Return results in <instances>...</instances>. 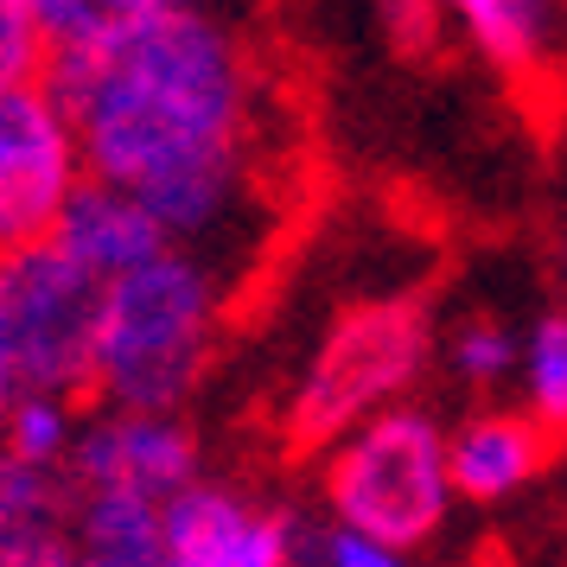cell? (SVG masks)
Listing matches in <instances>:
<instances>
[{
	"mask_svg": "<svg viewBox=\"0 0 567 567\" xmlns=\"http://www.w3.org/2000/svg\"><path fill=\"white\" fill-rule=\"evenodd\" d=\"M230 319V268L166 243L141 268L96 287L90 395L103 409H185L210 377Z\"/></svg>",
	"mask_w": 567,
	"mask_h": 567,
	"instance_id": "cell-2",
	"label": "cell"
},
{
	"mask_svg": "<svg viewBox=\"0 0 567 567\" xmlns=\"http://www.w3.org/2000/svg\"><path fill=\"white\" fill-rule=\"evenodd\" d=\"M45 243H52L64 261H78L96 287L166 249V236H159L154 217L134 205L128 192H115V185H103V179H83L78 192L64 198V210H58V224H52Z\"/></svg>",
	"mask_w": 567,
	"mask_h": 567,
	"instance_id": "cell-10",
	"label": "cell"
},
{
	"mask_svg": "<svg viewBox=\"0 0 567 567\" xmlns=\"http://www.w3.org/2000/svg\"><path fill=\"white\" fill-rule=\"evenodd\" d=\"M319 504L344 536L421 555L453 516L446 421L427 402H395L319 446Z\"/></svg>",
	"mask_w": 567,
	"mask_h": 567,
	"instance_id": "cell-4",
	"label": "cell"
},
{
	"mask_svg": "<svg viewBox=\"0 0 567 567\" xmlns=\"http://www.w3.org/2000/svg\"><path fill=\"white\" fill-rule=\"evenodd\" d=\"M377 7H383V20L395 27V39H409V45H421V39L440 27L434 0H377Z\"/></svg>",
	"mask_w": 567,
	"mask_h": 567,
	"instance_id": "cell-20",
	"label": "cell"
},
{
	"mask_svg": "<svg viewBox=\"0 0 567 567\" xmlns=\"http://www.w3.org/2000/svg\"><path fill=\"white\" fill-rule=\"evenodd\" d=\"M58 529H64V478L0 453V561L39 536H58Z\"/></svg>",
	"mask_w": 567,
	"mask_h": 567,
	"instance_id": "cell-15",
	"label": "cell"
},
{
	"mask_svg": "<svg viewBox=\"0 0 567 567\" xmlns=\"http://www.w3.org/2000/svg\"><path fill=\"white\" fill-rule=\"evenodd\" d=\"M300 561L312 567H414V555H395L383 542H363V536H344V529H307L300 542Z\"/></svg>",
	"mask_w": 567,
	"mask_h": 567,
	"instance_id": "cell-17",
	"label": "cell"
},
{
	"mask_svg": "<svg viewBox=\"0 0 567 567\" xmlns=\"http://www.w3.org/2000/svg\"><path fill=\"white\" fill-rule=\"evenodd\" d=\"M78 185V134L64 122L58 96L45 90V78L0 90V249L45 243Z\"/></svg>",
	"mask_w": 567,
	"mask_h": 567,
	"instance_id": "cell-7",
	"label": "cell"
},
{
	"mask_svg": "<svg viewBox=\"0 0 567 567\" xmlns=\"http://www.w3.org/2000/svg\"><path fill=\"white\" fill-rule=\"evenodd\" d=\"M511 383H516V395H523L516 409L529 414V421H542L548 434H561V421H567V312L561 307L536 312V319L516 332Z\"/></svg>",
	"mask_w": 567,
	"mask_h": 567,
	"instance_id": "cell-12",
	"label": "cell"
},
{
	"mask_svg": "<svg viewBox=\"0 0 567 567\" xmlns=\"http://www.w3.org/2000/svg\"><path fill=\"white\" fill-rule=\"evenodd\" d=\"M45 58H52V45L39 39V27H32L13 0H0V90L39 83L45 78Z\"/></svg>",
	"mask_w": 567,
	"mask_h": 567,
	"instance_id": "cell-16",
	"label": "cell"
},
{
	"mask_svg": "<svg viewBox=\"0 0 567 567\" xmlns=\"http://www.w3.org/2000/svg\"><path fill=\"white\" fill-rule=\"evenodd\" d=\"M555 460V434L523 409H472L446 427V485L453 504H511Z\"/></svg>",
	"mask_w": 567,
	"mask_h": 567,
	"instance_id": "cell-9",
	"label": "cell"
},
{
	"mask_svg": "<svg viewBox=\"0 0 567 567\" xmlns=\"http://www.w3.org/2000/svg\"><path fill=\"white\" fill-rule=\"evenodd\" d=\"M58 478L64 497H115L166 511L192 478H205V446L173 409H96L83 414L78 446Z\"/></svg>",
	"mask_w": 567,
	"mask_h": 567,
	"instance_id": "cell-6",
	"label": "cell"
},
{
	"mask_svg": "<svg viewBox=\"0 0 567 567\" xmlns=\"http://www.w3.org/2000/svg\"><path fill=\"white\" fill-rule=\"evenodd\" d=\"M434 20L504 78H548L561 52V0H434Z\"/></svg>",
	"mask_w": 567,
	"mask_h": 567,
	"instance_id": "cell-11",
	"label": "cell"
},
{
	"mask_svg": "<svg viewBox=\"0 0 567 567\" xmlns=\"http://www.w3.org/2000/svg\"><path fill=\"white\" fill-rule=\"evenodd\" d=\"M7 402H13V389H7V377H0V414H7Z\"/></svg>",
	"mask_w": 567,
	"mask_h": 567,
	"instance_id": "cell-21",
	"label": "cell"
},
{
	"mask_svg": "<svg viewBox=\"0 0 567 567\" xmlns=\"http://www.w3.org/2000/svg\"><path fill=\"white\" fill-rule=\"evenodd\" d=\"M434 370H446L465 395H491L516 370V326L497 312H465L446 332H434Z\"/></svg>",
	"mask_w": 567,
	"mask_h": 567,
	"instance_id": "cell-13",
	"label": "cell"
},
{
	"mask_svg": "<svg viewBox=\"0 0 567 567\" xmlns=\"http://www.w3.org/2000/svg\"><path fill=\"white\" fill-rule=\"evenodd\" d=\"M83 179L128 192L166 243L224 261L256 224L268 83L230 13L90 20L45 58Z\"/></svg>",
	"mask_w": 567,
	"mask_h": 567,
	"instance_id": "cell-1",
	"label": "cell"
},
{
	"mask_svg": "<svg viewBox=\"0 0 567 567\" xmlns=\"http://www.w3.org/2000/svg\"><path fill=\"white\" fill-rule=\"evenodd\" d=\"M13 7L39 27V39H45L52 52L64 45V39H78V32L96 20V0H13Z\"/></svg>",
	"mask_w": 567,
	"mask_h": 567,
	"instance_id": "cell-18",
	"label": "cell"
},
{
	"mask_svg": "<svg viewBox=\"0 0 567 567\" xmlns=\"http://www.w3.org/2000/svg\"><path fill=\"white\" fill-rule=\"evenodd\" d=\"M147 13H230V0H96V20H147Z\"/></svg>",
	"mask_w": 567,
	"mask_h": 567,
	"instance_id": "cell-19",
	"label": "cell"
},
{
	"mask_svg": "<svg viewBox=\"0 0 567 567\" xmlns=\"http://www.w3.org/2000/svg\"><path fill=\"white\" fill-rule=\"evenodd\" d=\"M434 307L421 293H363L326 319L287 383L281 427L293 446H332L344 427L414 402L434 377Z\"/></svg>",
	"mask_w": 567,
	"mask_h": 567,
	"instance_id": "cell-3",
	"label": "cell"
},
{
	"mask_svg": "<svg viewBox=\"0 0 567 567\" xmlns=\"http://www.w3.org/2000/svg\"><path fill=\"white\" fill-rule=\"evenodd\" d=\"M307 529L230 478H192L159 511L154 567H300Z\"/></svg>",
	"mask_w": 567,
	"mask_h": 567,
	"instance_id": "cell-8",
	"label": "cell"
},
{
	"mask_svg": "<svg viewBox=\"0 0 567 567\" xmlns=\"http://www.w3.org/2000/svg\"><path fill=\"white\" fill-rule=\"evenodd\" d=\"M78 427H83L78 395H13L7 414H0V453L58 478L71 446H78Z\"/></svg>",
	"mask_w": 567,
	"mask_h": 567,
	"instance_id": "cell-14",
	"label": "cell"
},
{
	"mask_svg": "<svg viewBox=\"0 0 567 567\" xmlns=\"http://www.w3.org/2000/svg\"><path fill=\"white\" fill-rule=\"evenodd\" d=\"M96 281L52 243L0 249V377L13 395H90Z\"/></svg>",
	"mask_w": 567,
	"mask_h": 567,
	"instance_id": "cell-5",
	"label": "cell"
}]
</instances>
